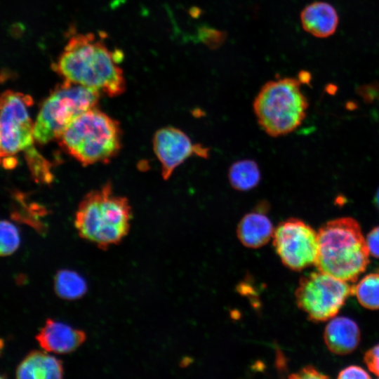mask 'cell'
<instances>
[{
    "label": "cell",
    "mask_w": 379,
    "mask_h": 379,
    "mask_svg": "<svg viewBox=\"0 0 379 379\" xmlns=\"http://www.w3.org/2000/svg\"><path fill=\"white\" fill-rule=\"evenodd\" d=\"M354 286L318 270L299 281L295 297L298 307L312 321H324L333 318L350 295Z\"/></svg>",
    "instance_id": "8"
},
{
    "label": "cell",
    "mask_w": 379,
    "mask_h": 379,
    "mask_svg": "<svg viewBox=\"0 0 379 379\" xmlns=\"http://www.w3.org/2000/svg\"><path fill=\"white\" fill-rule=\"evenodd\" d=\"M121 55L110 51L93 33L77 34L69 38L54 69L64 80L114 97L126 87L118 65Z\"/></svg>",
    "instance_id": "1"
},
{
    "label": "cell",
    "mask_w": 379,
    "mask_h": 379,
    "mask_svg": "<svg viewBox=\"0 0 379 379\" xmlns=\"http://www.w3.org/2000/svg\"><path fill=\"white\" fill-rule=\"evenodd\" d=\"M131 218L128 199L114 194L107 183L84 197L74 225L81 237L105 248L118 244L128 234Z\"/></svg>",
    "instance_id": "4"
},
{
    "label": "cell",
    "mask_w": 379,
    "mask_h": 379,
    "mask_svg": "<svg viewBox=\"0 0 379 379\" xmlns=\"http://www.w3.org/2000/svg\"><path fill=\"white\" fill-rule=\"evenodd\" d=\"M300 17L303 29L318 38H326L333 35L339 22L335 8L324 1L308 4L301 11Z\"/></svg>",
    "instance_id": "13"
},
{
    "label": "cell",
    "mask_w": 379,
    "mask_h": 379,
    "mask_svg": "<svg viewBox=\"0 0 379 379\" xmlns=\"http://www.w3.org/2000/svg\"><path fill=\"white\" fill-rule=\"evenodd\" d=\"M376 203L378 204V206L379 207V190L377 192V195H376Z\"/></svg>",
    "instance_id": "25"
},
{
    "label": "cell",
    "mask_w": 379,
    "mask_h": 379,
    "mask_svg": "<svg viewBox=\"0 0 379 379\" xmlns=\"http://www.w3.org/2000/svg\"><path fill=\"white\" fill-rule=\"evenodd\" d=\"M364 361L368 370L379 377V343L366 351Z\"/></svg>",
    "instance_id": "21"
},
{
    "label": "cell",
    "mask_w": 379,
    "mask_h": 379,
    "mask_svg": "<svg viewBox=\"0 0 379 379\" xmlns=\"http://www.w3.org/2000/svg\"><path fill=\"white\" fill-rule=\"evenodd\" d=\"M199 38L209 48L219 47L225 41V35L223 32L208 27H201L199 29Z\"/></svg>",
    "instance_id": "20"
},
{
    "label": "cell",
    "mask_w": 379,
    "mask_h": 379,
    "mask_svg": "<svg viewBox=\"0 0 379 379\" xmlns=\"http://www.w3.org/2000/svg\"><path fill=\"white\" fill-rule=\"evenodd\" d=\"M338 378H370L368 373L358 366H350L343 369L338 375Z\"/></svg>",
    "instance_id": "22"
},
{
    "label": "cell",
    "mask_w": 379,
    "mask_h": 379,
    "mask_svg": "<svg viewBox=\"0 0 379 379\" xmlns=\"http://www.w3.org/2000/svg\"><path fill=\"white\" fill-rule=\"evenodd\" d=\"M36 339L46 352L67 354L74 351L85 341L86 334L67 324L48 319Z\"/></svg>",
    "instance_id": "11"
},
{
    "label": "cell",
    "mask_w": 379,
    "mask_h": 379,
    "mask_svg": "<svg viewBox=\"0 0 379 379\" xmlns=\"http://www.w3.org/2000/svg\"><path fill=\"white\" fill-rule=\"evenodd\" d=\"M253 107L260 127L268 135L279 137L301 125L308 101L300 81L284 77L265 83L255 98Z\"/></svg>",
    "instance_id": "6"
},
{
    "label": "cell",
    "mask_w": 379,
    "mask_h": 379,
    "mask_svg": "<svg viewBox=\"0 0 379 379\" xmlns=\"http://www.w3.org/2000/svg\"><path fill=\"white\" fill-rule=\"evenodd\" d=\"M274 228L270 219L260 211L244 215L237 228V235L241 243L251 248L263 246L272 239Z\"/></svg>",
    "instance_id": "14"
},
{
    "label": "cell",
    "mask_w": 379,
    "mask_h": 379,
    "mask_svg": "<svg viewBox=\"0 0 379 379\" xmlns=\"http://www.w3.org/2000/svg\"><path fill=\"white\" fill-rule=\"evenodd\" d=\"M56 294L66 300L79 298L86 293L87 287L84 278L76 272L63 270L59 271L54 279Z\"/></svg>",
    "instance_id": "17"
},
{
    "label": "cell",
    "mask_w": 379,
    "mask_h": 379,
    "mask_svg": "<svg viewBox=\"0 0 379 379\" xmlns=\"http://www.w3.org/2000/svg\"><path fill=\"white\" fill-rule=\"evenodd\" d=\"M317 233V269L347 282L355 281L366 269L370 255L359 222L351 217L335 218Z\"/></svg>",
    "instance_id": "2"
},
{
    "label": "cell",
    "mask_w": 379,
    "mask_h": 379,
    "mask_svg": "<svg viewBox=\"0 0 379 379\" xmlns=\"http://www.w3.org/2000/svg\"><path fill=\"white\" fill-rule=\"evenodd\" d=\"M353 295L363 307L379 309V272L366 275L354 286Z\"/></svg>",
    "instance_id": "18"
},
{
    "label": "cell",
    "mask_w": 379,
    "mask_h": 379,
    "mask_svg": "<svg viewBox=\"0 0 379 379\" xmlns=\"http://www.w3.org/2000/svg\"><path fill=\"white\" fill-rule=\"evenodd\" d=\"M15 373L19 379H58L62 377L63 367L57 358L34 351L20 362Z\"/></svg>",
    "instance_id": "15"
},
{
    "label": "cell",
    "mask_w": 379,
    "mask_h": 379,
    "mask_svg": "<svg viewBox=\"0 0 379 379\" xmlns=\"http://www.w3.org/2000/svg\"><path fill=\"white\" fill-rule=\"evenodd\" d=\"M152 145L164 180L169 179L188 158L194 155L206 158L208 154L207 148L194 144L184 131L173 126L159 128L153 137Z\"/></svg>",
    "instance_id": "10"
},
{
    "label": "cell",
    "mask_w": 379,
    "mask_h": 379,
    "mask_svg": "<svg viewBox=\"0 0 379 379\" xmlns=\"http://www.w3.org/2000/svg\"><path fill=\"white\" fill-rule=\"evenodd\" d=\"M61 147L86 166L107 162L121 147L119 123L98 109H89L75 118L58 139Z\"/></svg>",
    "instance_id": "5"
},
{
    "label": "cell",
    "mask_w": 379,
    "mask_h": 379,
    "mask_svg": "<svg viewBox=\"0 0 379 379\" xmlns=\"http://www.w3.org/2000/svg\"><path fill=\"white\" fill-rule=\"evenodd\" d=\"M260 171L257 163L251 159H242L233 163L228 171L230 185L238 191H248L260 181Z\"/></svg>",
    "instance_id": "16"
},
{
    "label": "cell",
    "mask_w": 379,
    "mask_h": 379,
    "mask_svg": "<svg viewBox=\"0 0 379 379\" xmlns=\"http://www.w3.org/2000/svg\"><path fill=\"white\" fill-rule=\"evenodd\" d=\"M366 241L370 255L379 258V226L375 227L370 231Z\"/></svg>",
    "instance_id": "23"
},
{
    "label": "cell",
    "mask_w": 379,
    "mask_h": 379,
    "mask_svg": "<svg viewBox=\"0 0 379 379\" xmlns=\"http://www.w3.org/2000/svg\"><path fill=\"white\" fill-rule=\"evenodd\" d=\"M100 92L67 80L42 103L34 123L35 140L46 144L58 139L67 126L84 112L97 107Z\"/></svg>",
    "instance_id": "7"
},
{
    "label": "cell",
    "mask_w": 379,
    "mask_h": 379,
    "mask_svg": "<svg viewBox=\"0 0 379 379\" xmlns=\"http://www.w3.org/2000/svg\"><path fill=\"white\" fill-rule=\"evenodd\" d=\"M324 339L331 352L345 355L357 347L360 341V331L352 319L345 317H335L326 325Z\"/></svg>",
    "instance_id": "12"
},
{
    "label": "cell",
    "mask_w": 379,
    "mask_h": 379,
    "mask_svg": "<svg viewBox=\"0 0 379 379\" xmlns=\"http://www.w3.org/2000/svg\"><path fill=\"white\" fill-rule=\"evenodd\" d=\"M273 246L283 264L300 271L314 265L318 254V233L298 218L281 222L274 229Z\"/></svg>",
    "instance_id": "9"
},
{
    "label": "cell",
    "mask_w": 379,
    "mask_h": 379,
    "mask_svg": "<svg viewBox=\"0 0 379 379\" xmlns=\"http://www.w3.org/2000/svg\"><path fill=\"white\" fill-rule=\"evenodd\" d=\"M0 253L8 256L13 253L20 245L18 228L8 220H1L0 226Z\"/></svg>",
    "instance_id": "19"
},
{
    "label": "cell",
    "mask_w": 379,
    "mask_h": 379,
    "mask_svg": "<svg viewBox=\"0 0 379 379\" xmlns=\"http://www.w3.org/2000/svg\"><path fill=\"white\" fill-rule=\"evenodd\" d=\"M32 98L22 93L7 90L1 96L0 151L3 166L12 169L17 165L15 155L25 154L34 178L41 182L51 181L48 162L34 148V123L29 113Z\"/></svg>",
    "instance_id": "3"
},
{
    "label": "cell",
    "mask_w": 379,
    "mask_h": 379,
    "mask_svg": "<svg viewBox=\"0 0 379 379\" xmlns=\"http://www.w3.org/2000/svg\"><path fill=\"white\" fill-rule=\"evenodd\" d=\"M290 378L300 379H321L327 378L328 376L319 372L314 367L307 366L300 369L298 372L292 374Z\"/></svg>",
    "instance_id": "24"
}]
</instances>
